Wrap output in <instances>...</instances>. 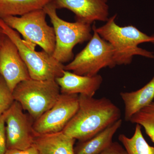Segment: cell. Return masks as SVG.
<instances>
[{
	"label": "cell",
	"instance_id": "cell-1",
	"mask_svg": "<svg viewBox=\"0 0 154 154\" xmlns=\"http://www.w3.org/2000/svg\"><path fill=\"white\" fill-rule=\"evenodd\" d=\"M121 110L106 97L79 95L76 113L62 131L79 142L90 139L121 119Z\"/></svg>",
	"mask_w": 154,
	"mask_h": 154
},
{
	"label": "cell",
	"instance_id": "cell-2",
	"mask_svg": "<svg viewBox=\"0 0 154 154\" xmlns=\"http://www.w3.org/2000/svg\"><path fill=\"white\" fill-rule=\"evenodd\" d=\"M116 14L108 19L106 24L96 28V32L114 48L116 65L129 64L134 55L154 59V53L143 49L138 45L144 42L154 43V36H149L134 26L120 27L115 23Z\"/></svg>",
	"mask_w": 154,
	"mask_h": 154
},
{
	"label": "cell",
	"instance_id": "cell-3",
	"mask_svg": "<svg viewBox=\"0 0 154 154\" xmlns=\"http://www.w3.org/2000/svg\"><path fill=\"white\" fill-rule=\"evenodd\" d=\"M0 27L4 34L15 44L28 69L30 79L45 81L55 80L63 75V64L44 51L35 50L36 45L22 39L20 34L0 19Z\"/></svg>",
	"mask_w": 154,
	"mask_h": 154
},
{
	"label": "cell",
	"instance_id": "cell-4",
	"mask_svg": "<svg viewBox=\"0 0 154 154\" xmlns=\"http://www.w3.org/2000/svg\"><path fill=\"white\" fill-rule=\"evenodd\" d=\"M60 94L55 80L31 79L19 83L13 92L14 101L28 111L34 121L53 106Z\"/></svg>",
	"mask_w": 154,
	"mask_h": 154
},
{
	"label": "cell",
	"instance_id": "cell-5",
	"mask_svg": "<svg viewBox=\"0 0 154 154\" xmlns=\"http://www.w3.org/2000/svg\"><path fill=\"white\" fill-rule=\"evenodd\" d=\"M43 9L50 19L55 33V46L52 56L63 64L72 59L73 49L76 45L91 39L92 28L90 24L68 22L61 19L57 9L50 3Z\"/></svg>",
	"mask_w": 154,
	"mask_h": 154
},
{
	"label": "cell",
	"instance_id": "cell-6",
	"mask_svg": "<svg viewBox=\"0 0 154 154\" xmlns=\"http://www.w3.org/2000/svg\"><path fill=\"white\" fill-rule=\"evenodd\" d=\"M95 27V25H93L94 33L88 45L72 61L64 65V70L91 77L98 74L102 69L116 66L114 48L100 36Z\"/></svg>",
	"mask_w": 154,
	"mask_h": 154
},
{
	"label": "cell",
	"instance_id": "cell-7",
	"mask_svg": "<svg viewBox=\"0 0 154 154\" xmlns=\"http://www.w3.org/2000/svg\"><path fill=\"white\" fill-rule=\"evenodd\" d=\"M46 16L44 9H40L20 17L11 16L2 19L25 41L38 45L52 55L55 46V33L53 27L48 25Z\"/></svg>",
	"mask_w": 154,
	"mask_h": 154
},
{
	"label": "cell",
	"instance_id": "cell-8",
	"mask_svg": "<svg viewBox=\"0 0 154 154\" xmlns=\"http://www.w3.org/2000/svg\"><path fill=\"white\" fill-rule=\"evenodd\" d=\"M79 107V95L61 94L53 106L33 122L35 135L62 131Z\"/></svg>",
	"mask_w": 154,
	"mask_h": 154
},
{
	"label": "cell",
	"instance_id": "cell-9",
	"mask_svg": "<svg viewBox=\"0 0 154 154\" xmlns=\"http://www.w3.org/2000/svg\"><path fill=\"white\" fill-rule=\"evenodd\" d=\"M23 110L19 102L14 101L7 111L5 130L8 149L24 150L33 146L35 134L33 119Z\"/></svg>",
	"mask_w": 154,
	"mask_h": 154
},
{
	"label": "cell",
	"instance_id": "cell-10",
	"mask_svg": "<svg viewBox=\"0 0 154 154\" xmlns=\"http://www.w3.org/2000/svg\"><path fill=\"white\" fill-rule=\"evenodd\" d=\"M0 75L12 93L19 83L30 79L18 48L7 36L0 44Z\"/></svg>",
	"mask_w": 154,
	"mask_h": 154
},
{
	"label": "cell",
	"instance_id": "cell-11",
	"mask_svg": "<svg viewBox=\"0 0 154 154\" xmlns=\"http://www.w3.org/2000/svg\"><path fill=\"white\" fill-rule=\"evenodd\" d=\"M107 0H51L57 9H66L75 15L76 22L91 25L96 21L107 22L109 15Z\"/></svg>",
	"mask_w": 154,
	"mask_h": 154
},
{
	"label": "cell",
	"instance_id": "cell-12",
	"mask_svg": "<svg viewBox=\"0 0 154 154\" xmlns=\"http://www.w3.org/2000/svg\"><path fill=\"white\" fill-rule=\"evenodd\" d=\"M61 94H78L94 97L103 82L102 76L80 75L72 72L64 70L63 75L55 79Z\"/></svg>",
	"mask_w": 154,
	"mask_h": 154
},
{
	"label": "cell",
	"instance_id": "cell-13",
	"mask_svg": "<svg viewBox=\"0 0 154 154\" xmlns=\"http://www.w3.org/2000/svg\"><path fill=\"white\" fill-rule=\"evenodd\" d=\"M75 141L61 131L36 135L33 145L39 154H74Z\"/></svg>",
	"mask_w": 154,
	"mask_h": 154
},
{
	"label": "cell",
	"instance_id": "cell-14",
	"mask_svg": "<svg viewBox=\"0 0 154 154\" xmlns=\"http://www.w3.org/2000/svg\"><path fill=\"white\" fill-rule=\"evenodd\" d=\"M125 105V119L129 121L134 114L146 107L154 100V76L143 88L137 91L121 92Z\"/></svg>",
	"mask_w": 154,
	"mask_h": 154
},
{
	"label": "cell",
	"instance_id": "cell-15",
	"mask_svg": "<svg viewBox=\"0 0 154 154\" xmlns=\"http://www.w3.org/2000/svg\"><path fill=\"white\" fill-rule=\"evenodd\" d=\"M122 124V120L119 119L94 137L79 142L75 148L74 154H99L112 143L113 136Z\"/></svg>",
	"mask_w": 154,
	"mask_h": 154
},
{
	"label": "cell",
	"instance_id": "cell-16",
	"mask_svg": "<svg viewBox=\"0 0 154 154\" xmlns=\"http://www.w3.org/2000/svg\"><path fill=\"white\" fill-rule=\"evenodd\" d=\"M51 0H0V19L22 16L43 9Z\"/></svg>",
	"mask_w": 154,
	"mask_h": 154
},
{
	"label": "cell",
	"instance_id": "cell-17",
	"mask_svg": "<svg viewBox=\"0 0 154 154\" xmlns=\"http://www.w3.org/2000/svg\"><path fill=\"white\" fill-rule=\"evenodd\" d=\"M142 127L136 124L134 133L131 137L125 135L119 136V141L122 143L128 154H154V146H150L144 137Z\"/></svg>",
	"mask_w": 154,
	"mask_h": 154
},
{
	"label": "cell",
	"instance_id": "cell-18",
	"mask_svg": "<svg viewBox=\"0 0 154 154\" xmlns=\"http://www.w3.org/2000/svg\"><path fill=\"white\" fill-rule=\"evenodd\" d=\"M129 122L143 127L154 143V100L149 105L134 114Z\"/></svg>",
	"mask_w": 154,
	"mask_h": 154
},
{
	"label": "cell",
	"instance_id": "cell-19",
	"mask_svg": "<svg viewBox=\"0 0 154 154\" xmlns=\"http://www.w3.org/2000/svg\"><path fill=\"white\" fill-rule=\"evenodd\" d=\"M14 102L13 93L0 75V115L8 110Z\"/></svg>",
	"mask_w": 154,
	"mask_h": 154
},
{
	"label": "cell",
	"instance_id": "cell-20",
	"mask_svg": "<svg viewBox=\"0 0 154 154\" xmlns=\"http://www.w3.org/2000/svg\"><path fill=\"white\" fill-rule=\"evenodd\" d=\"M7 111L0 115V154H5L7 149L5 130Z\"/></svg>",
	"mask_w": 154,
	"mask_h": 154
},
{
	"label": "cell",
	"instance_id": "cell-21",
	"mask_svg": "<svg viewBox=\"0 0 154 154\" xmlns=\"http://www.w3.org/2000/svg\"><path fill=\"white\" fill-rule=\"evenodd\" d=\"M99 154H128L124 147L117 142H112Z\"/></svg>",
	"mask_w": 154,
	"mask_h": 154
},
{
	"label": "cell",
	"instance_id": "cell-22",
	"mask_svg": "<svg viewBox=\"0 0 154 154\" xmlns=\"http://www.w3.org/2000/svg\"><path fill=\"white\" fill-rule=\"evenodd\" d=\"M5 154H39L38 150L34 145L26 149L21 150L19 149H8Z\"/></svg>",
	"mask_w": 154,
	"mask_h": 154
},
{
	"label": "cell",
	"instance_id": "cell-23",
	"mask_svg": "<svg viewBox=\"0 0 154 154\" xmlns=\"http://www.w3.org/2000/svg\"><path fill=\"white\" fill-rule=\"evenodd\" d=\"M6 35L3 33L2 28L0 27V44L3 41L6 37Z\"/></svg>",
	"mask_w": 154,
	"mask_h": 154
}]
</instances>
